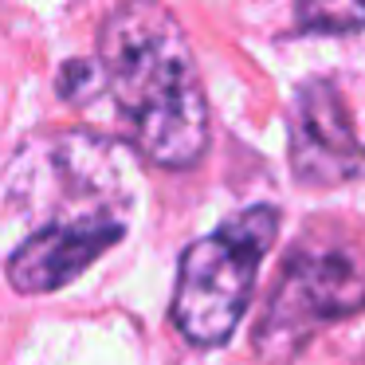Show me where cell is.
<instances>
[{"mask_svg":"<svg viewBox=\"0 0 365 365\" xmlns=\"http://www.w3.org/2000/svg\"><path fill=\"white\" fill-rule=\"evenodd\" d=\"M103 83H106L103 63H91V59H71V63H63V71H59V95H63L67 103H87V98L103 87Z\"/></svg>","mask_w":365,"mask_h":365,"instance_id":"obj_7","label":"cell"},{"mask_svg":"<svg viewBox=\"0 0 365 365\" xmlns=\"http://www.w3.org/2000/svg\"><path fill=\"white\" fill-rule=\"evenodd\" d=\"M357 145L334 87L307 83L294 110V173L302 181H341L357 169Z\"/></svg>","mask_w":365,"mask_h":365,"instance_id":"obj_5","label":"cell"},{"mask_svg":"<svg viewBox=\"0 0 365 365\" xmlns=\"http://www.w3.org/2000/svg\"><path fill=\"white\" fill-rule=\"evenodd\" d=\"M126 236V216H87L28 232L9 255V283L20 294H48L75 283L106 247Z\"/></svg>","mask_w":365,"mask_h":365,"instance_id":"obj_4","label":"cell"},{"mask_svg":"<svg viewBox=\"0 0 365 365\" xmlns=\"http://www.w3.org/2000/svg\"><path fill=\"white\" fill-rule=\"evenodd\" d=\"M361 307H365V271L357 263V255L346 252V247L299 244L283 267L275 299H271L267 330L279 326L283 334H291L299 326L346 318Z\"/></svg>","mask_w":365,"mask_h":365,"instance_id":"obj_3","label":"cell"},{"mask_svg":"<svg viewBox=\"0 0 365 365\" xmlns=\"http://www.w3.org/2000/svg\"><path fill=\"white\" fill-rule=\"evenodd\" d=\"M299 20L307 32L322 36H341L365 28V4H302Z\"/></svg>","mask_w":365,"mask_h":365,"instance_id":"obj_6","label":"cell"},{"mask_svg":"<svg viewBox=\"0 0 365 365\" xmlns=\"http://www.w3.org/2000/svg\"><path fill=\"white\" fill-rule=\"evenodd\" d=\"M98 63L134 150L161 169L197 165L208 150V98L173 12L118 4L98 32Z\"/></svg>","mask_w":365,"mask_h":365,"instance_id":"obj_1","label":"cell"},{"mask_svg":"<svg viewBox=\"0 0 365 365\" xmlns=\"http://www.w3.org/2000/svg\"><path fill=\"white\" fill-rule=\"evenodd\" d=\"M275 232L279 212L259 205L185 247L173 291V326L192 346H224L232 338Z\"/></svg>","mask_w":365,"mask_h":365,"instance_id":"obj_2","label":"cell"}]
</instances>
